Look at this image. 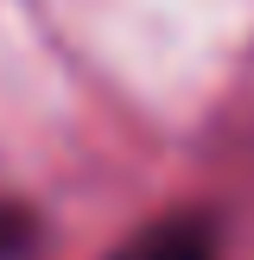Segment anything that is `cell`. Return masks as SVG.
Masks as SVG:
<instances>
[{
  "instance_id": "1",
  "label": "cell",
  "mask_w": 254,
  "mask_h": 260,
  "mask_svg": "<svg viewBox=\"0 0 254 260\" xmlns=\"http://www.w3.org/2000/svg\"><path fill=\"white\" fill-rule=\"evenodd\" d=\"M121 260H210V241H203L197 222H165L159 235H146L140 248H127Z\"/></svg>"
}]
</instances>
